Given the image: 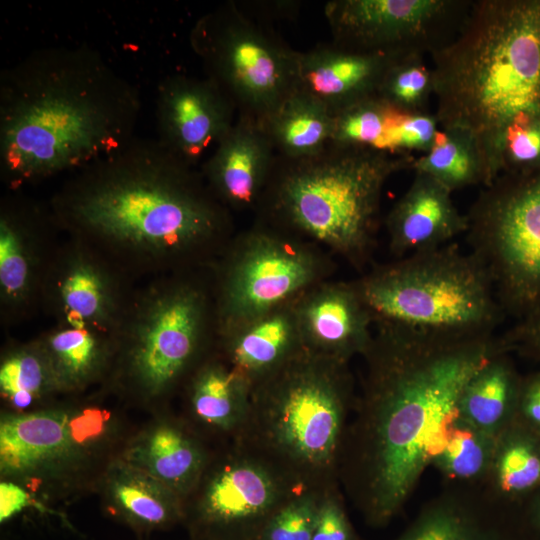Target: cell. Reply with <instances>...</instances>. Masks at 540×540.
I'll return each instance as SVG.
<instances>
[{
	"instance_id": "cell-32",
	"label": "cell",
	"mask_w": 540,
	"mask_h": 540,
	"mask_svg": "<svg viewBox=\"0 0 540 540\" xmlns=\"http://www.w3.org/2000/svg\"><path fill=\"white\" fill-rule=\"evenodd\" d=\"M52 388L57 386L41 345L16 350L3 360L0 367L1 394L16 409L31 406Z\"/></svg>"
},
{
	"instance_id": "cell-31",
	"label": "cell",
	"mask_w": 540,
	"mask_h": 540,
	"mask_svg": "<svg viewBox=\"0 0 540 540\" xmlns=\"http://www.w3.org/2000/svg\"><path fill=\"white\" fill-rule=\"evenodd\" d=\"M423 55L411 52L396 56L387 67L376 95L403 113L429 112V100L434 96L433 74Z\"/></svg>"
},
{
	"instance_id": "cell-8",
	"label": "cell",
	"mask_w": 540,
	"mask_h": 540,
	"mask_svg": "<svg viewBox=\"0 0 540 540\" xmlns=\"http://www.w3.org/2000/svg\"><path fill=\"white\" fill-rule=\"evenodd\" d=\"M114 336L142 393L158 396L170 390L216 344L211 266L162 275L132 297Z\"/></svg>"
},
{
	"instance_id": "cell-27",
	"label": "cell",
	"mask_w": 540,
	"mask_h": 540,
	"mask_svg": "<svg viewBox=\"0 0 540 540\" xmlns=\"http://www.w3.org/2000/svg\"><path fill=\"white\" fill-rule=\"evenodd\" d=\"M411 169L431 176L452 193L469 186L490 185L475 138L458 128L439 130L430 150L415 158Z\"/></svg>"
},
{
	"instance_id": "cell-4",
	"label": "cell",
	"mask_w": 540,
	"mask_h": 540,
	"mask_svg": "<svg viewBox=\"0 0 540 540\" xmlns=\"http://www.w3.org/2000/svg\"><path fill=\"white\" fill-rule=\"evenodd\" d=\"M431 56L439 125L475 138L491 184L507 133L540 116V0L471 2L455 39Z\"/></svg>"
},
{
	"instance_id": "cell-37",
	"label": "cell",
	"mask_w": 540,
	"mask_h": 540,
	"mask_svg": "<svg viewBox=\"0 0 540 540\" xmlns=\"http://www.w3.org/2000/svg\"><path fill=\"white\" fill-rule=\"evenodd\" d=\"M448 469L459 477H471L484 462V451L471 431L455 429L444 452Z\"/></svg>"
},
{
	"instance_id": "cell-21",
	"label": "cell",
	"mask_w": 540,
	"mask_h": 540,
	"mask_svg": "<svg viewBox=\"0 0 540 540\" xmlns=\"http://www.w3.org/2000/svg\"><path fill=\"white\" fill-rule=\"evenodd\" d=\"M295 300L217 335L215 349L251 387L305 349Z\"/></svg>"
},
{
	"instance_id": "cell-29",
	"label": "cell",
	"mask_w": 540,
	"mask_h": 540,
	"mask_svg": "<svg viewBox=\"0 0 540 540\" xmlns=\"http://www.w3.org/2000/svg\"><path fill=\"white\" fill-rule=\"evenodd\" d=\"M404 114L377 95L365 98L333 115L330 144L369 148L397 155L395 134Z\"/></svg>"
},
{
	"instance_id": "cell-17",
	"label": "cell",
	"mask_w": 540,
	"mask_h": 540,
	"mask_svg": "<svg viewBox=\"0 0 540 540\" xmlns=\"http://www.w3.org/2000/svg\"><path fill=\"white\" fill-rule=\"evenodd\" d=\"M295 311L310 352L349 363L372 342V316L353 280L317 283L296 298Z\"/></svg>"
},
{
	"instance_id": "cell-11",
	"label": "cell",
	"mask_w": 540,
	"mask_h": 540,
	"mask_svg": "<svg viewBox=\"0 0 540 540\" xmlns=\"http://www.w3.org/2000/svg\"><path fill=\"white\" fill-rule=\"evenodd\" d=\"M470 252L492 281L506 316L540 303V171L500 174L466 214Z\"/></svg>"
},
{
	"instance_id": "cell-28",
	"label": "cell",
	"mask_w": 540,
	"mask_h": 540,
	"mask_svg": "<svg viewBox=\"0 0 540 540\" xmlns=\"http://www.w3.org/2000/svg\"><path fill=\"white\" fill-rule=\"evenodd\" d=\"M102 332L63 327L41 344L57 388L83 386L99 373L108 357Z\"/></svg>"
},
{
	"instance_id": "cell-12",
	"label": "cell",
	"mask_w": 540,
	"mask_h": 540,
	"mask_svg": "<svg viewBox=\"0 0 540 540\" xmlns=\"http://www.w3.org/2000/svg\"><path fill=\"white\" fill-rule=\"evenodd\" d=\"M468 2L454 0H332L324 13L332 42L384 54L432 52L439 34Z\"/></svg>"
},
{
	"instance_id": "cell-24",
	"label": "cell",
	"mask_w": 540,
	"mask_h": 540,
	"mask_svg": "<svg viewBox=\"0 0 540 540\" xmlns=\"http://www.w3.org/2000/svg\"><path fill=\"white\" fill-rule=\"evenodd\" d=\"M189 407L203 426L237 437L246 420L251 385L216 350L192 372Z\"/></svg>"
},
{
	"instance_id": "cell-38",
	"label": "cell",
	"mask_w": 540,
	"mask_h": 540,
	"mask_svg": "<svg viewBox=\"0 0 540 540\" xmlns=\"http://www.w3.org/2000/svg\"><path fill=\"white\" fill-rule=\"evenodd\" d=\"M500 338L506 351L517 349L540 359V303L517 319Z\"/></svg>"
},
{
	"instance_id": "cell-9",
	"label": "cell",
	"mask_w": 540,
	"mask_h": 540,
	"mask_svg": "<svg viewBox=\"0 0 540 540\" xmlns=\"http://www.w3.org/2000/svg\"><path fill=\"white\" fill-rule=\"evenodd\" d=\"M335 271L324 248L256 218L211 265L217 335L291 302Z\"/></svg>"
},
{
	"instance_id": "cell-7",
	"label": "cell",
	"mask_w": 540,
	"mask_h": 540,
	"mask_svg": "<svg viewBox=\"0 0 540 540\" xmlns=\"http://www.w3.org/2000/svg\"><path fill=\"white\" fill-rule=\"evenodd\" d=\"M353 281L374 327L481 338L506 316L484 266L452 243L374 264Z\"/></svg>"
},
{
	"instance_id": "cell-5",
	"label": "cell",
	"mask_w": 540,
	"mask_h": 540,
	"mask_svg": "<svg viewBox=\"0 0 540 540\" xmlns=\"http://www.w3.org/2000/svg\"><path fill=\"white\" fill-rule=\"evenodd\" d=\"M415 157L329 144L300 159L276 158L256 218L316 243L364 272L380 226L384 185Z\"/></svg>"
},
{
	"instance_id": "cell-40",
	"label": "cell",
	"mask_w": 540,
	"mask_h": 540,
	"mask_svg": "<svg viewBox=\"0 0 540 540\" xmlns=\"http://www.w3.org/2000/svg\"><path fill=\"white\" fill-rule=\"evenodd\" d=\"M30 502L29 494L12 481L4 480L0 484V519L8 520L24 509Z\"/></svg>"
},
{
	"instance_id": "cell-18",
	"label": "cell",
	"mask_w": 540,
	"mask_h": 540,
	"mask_svg": "<svg viewBox=\"0 0 540 540\" xmlns=\"http://www.w3.org/2000/svg\"><path fill=\"white\" fill-rule=\"evenodd\" d=\"M276 158L263 127L237 116L199 169L210 190L231 212H255Z\"/></svg>"
},
{
	"instance_id": "cell-41",
	"label": "cell",
	"mask_w": 540,
	"mask_h": 540,
	"mask_svg": "<svg viewBox=\"0 0 540 540\" xmlns=\"http://www.w3.org/2000/svg\"><path fill=\"white\" fill-rule=\"evenodd\" d=\"M519 397L528 417L540 425V373L521 381Z\"/></svg>"
},
{
	"instance_id": "cell-14",
	"label": "cell",
	"mask_w": 540,
	"mask_h": 540,
	"mask_svg": "<svg viewBox=\"0 0 540 540\" xmlns=\"http://www.w3.org/2000/svg\"><path fill=\"white\" fill-rule=\"evenodd\" d=\"M306 489L255 451L234 442L207 467L190 495L206 522L233 525L268 517L289 497Z\"/></svg>"
},
{
	"instance_id": "cell-16",
	"label": "cell",
	"mask_w": 540,
	"mask_h": 540,
	"mask_svg": "<svg viewBox=\"0 0 540 540\" xmlns=\"http://www.w3.org/2000/svg\"><path fill=\"white\" fill-rule=\"evenodd\" d=\"M74 244L50 263L43 293L60 317L75 312L87 328L114 335L132 299L118 278L122 271L90 247Z\"/></svg>"
},
{
	"instance_id": "cell-13",
	"label": "cell",
	"mask_w": 540,
	"mask_h": 540,
	"mask_svg": "<svg viewBox=\"0 0 540 540\" xmlns=\"http://www.w3.org/2000/svg\"><path fill=\"white\" fill-rule=\"evenodd\" d=\"M100 408L6 415L0 423V470L10 478L54 475L76 466L108 433Z\"/></svg>"
},
{
	"instance_id": "cell-36",
	"label": "cell",
	"mask_w": 540,
	"mask_h": 540,
	"mask_svg": "<svg viewBox=\"0 0 540 540\" xmlns=\"http://www.w3.org/2000/svg\"><path fill=\"white\" fill-rule=\"evenodd\" d=\"M439 127L435 113L404 114L396 130V154L412 155V151L422 154L428 152L435 141Z\"/></svg>"
},
{
	"instance_id": "cell-15",
	"label": "cell",
	"mask_w": 540,
	"mask_h": 540,
	"mask_svg": "<svg viewBox=\"0 0 540 540\" xmlns=\"http://www.w3.org/2000/svg\"><path fill=\"white\" fill-rule=\"evenodd\" d=\"M155 108L156 139L194 167H200L237 118L233 104L206 76H169L158 87Z\"/></svg>"
},
{
	"instance_id": "cell-23",
	"label": "cell",
	"mask_w": 540,
	"mask_h": 540,
	"mask_svg": "<svg viewBox=\"0 0 540 540\" xmlns=\"http://www.w3.org/2000/svg\"><path fill=\"white\" fill-rule=\"evenodd\" d=\"M123 462L184 499L199 483L209 461L200 442L188 430L176 423L162 422L130 445Z\"/></svg>"
},
{
	"instance_id": "cell-42",
	"label": "cell",
	"mask_w": 540,
	"mask_h": 540,
	"mask_svg": "<svg viewBox=\"0 0 540 540\" xmlns=\"http://www.w3.org/2000/svg\"><path fill=\"white\" fill-rule=\"evenodd\" d=\"M410 540H466L458 525L447 520L432 522Z\"/></svg>"
},
{
	"instance_id": "cell-35",
	"label": "cell",
	"mask_w": 540,
	"mask_h": 540,
	"mask_svg": "<svg viewBox=\"0 0 540 540\" xmlns=\"http://www.w3.org/2000/svg\"><path fill=\"white\" fill-rule=\"evenodd\" d=\"M498 476L507 492L527 490L540 482V455L526 443H515L502 455Z\"/></svg>"
},
{
	"instance_id": "cell-2",
	"label": "cell",
	"mask_w": 540,
	"mask_h": 540,
	"mask_svg": "<svg viewBox=\"0 0 540 540\" xmlns=\"http://www.w3.org/2000/svg\"><path fill=\"white\" fill-rule=\"evenodd\" d=\"M58 228L122 272L211 266L234 236L232 212L199 167L135 138L70 175L49 205Z\"/></svg>"
},
{
	"instance_id": "cell-22",
	"label": "cell",
	"mask_w": 540,
	"mask_h": 540,
	"mask_svg": "<svg viewBox=\"0 0 540 540\" xmlns=\"http://www.w3.org/2000/svg\"><path fill=\"white\" fill-rule=\"evenodd\" d=\"M54 222L50 208L44 210L20 196L6 197L1 204L0 288L2 302L12 309L26 305L43 280L34 244Z\"/></svg>"
},
{
	"instance_id": "cell-20",
	"label": "cell",
	"mask_w": 540,
	"mask_h": 540,
	"mask_svg": "<svg viewBox=\"0 0 540 540\" xmlns=\"http://www.w3.org/2000/svg\"><path fill=\"white\" fill-rule=\"evenodd\" d=\"M401 54L371 53L318 44L298 55V88L320 101L334 115L376 95L384 73Z\"/></svg>"
},
{
	"instance_id": "cell-26",
	"label": "cell",
	"mask_w": 540,
	"mask_h": 540,
	"mask_svg": "<svg viewBox=\"0 0 540 540\" xmlns=\"http://www.w3.org/2000/svg\"><path fill=\"white\" fill-rule=\"evenodd\" d=\"M106 495L119 514L141 526L164 525L176 519L182 511V497L123 461L110 469Z\"/></svg>"
},
{
	"instance_id": "cell-34",
	"label": "cell",
	"mask_w": 540,
	"mask_h": 540,
	"mask_svg": "<svg viewBox=\"0 0 540 540\" xmlns=\"http://www.w3.org/2000/svg\"><path fill=\"white\" fill-rule=\"evenodd\" d=\"M540 171V116L513 127L506 135L500 156V174Z\"/></svg>"
},
{
	"instance_id": "cell-19",
	"label": "cell",
	"mask_w": 540,
	"mask_h": 540,
	"mask_svg": "<svg viewBox=\"0 0 540 540\" xmlns=\"http://www.w3.org/2000/svg\"><path fill=\"white\" fill-rule=\"evenodd\" d=\"M414 173L385 219L388 247L395 259L449 244L468 227L466 214L452 201V192L431 176Z\"/></svg>"
},
{
	"instance_id": "cell-39",
	"label": "cell",
	"mask_w": 540,
	"mask_h": 540,
	"mask_svg": "<svg viewBox=\"0 0 540 540\" xmlns=\"http://www.w3.org/2000/svg\"><path fill=\"white\" fill-rule=\"evenodd\" d=\"M333 488L321 501L312 540H349V528L344 512Z\"/></svg>"
},
{
	"instance_id": "cell-3",
	"label": "cell",
	"mask_w": 540,
	"mask_h": 540,
	"mask_svg": "<svg viewBox=\"0 0 540 540\" xmlns=\"http://www.w3.org/2000/svg\"><path fill=\"white\" fill-rule=\"evenodd\" d=\"M138 89L88 46L36 50L0 75V172L11 190L129 145Z\"/></svg>"
},
{
	"instance_id": "cell-30",
	"label": "cell",
	"mask_w": 540,
	"mask_h": 540,
	"mask_svg": "<svg viewBox=\"0 0 540 540\" xmlns=\"http://www.w3.org/2000/svg\"><path fill=\"white\" fill-rule=\"evenodd\" d=\"M502 351L495 355L470 381L461 408L480 426L499 421L509 402L519 395L521 381Z\"/></svg>"
},
{
	"instance_id": "cell-6",
	"label": "cell",
	"mask_w": 540,
	"mask_h": 540,
	"mask_svg": "<svg viewBox=\"0 0 540 540\" xmlns=\"http://www.w3.org/2000/svg\"><path fill=\"white\" fill-rule=\"evenodd\" d=\"M351 401L348 363L303 349L252 387L234 442L303 487H335Z\"/></svg>"
},
{
	"instance_id": "cell-33",
	"label": "cell",
	"mask_w": 540,
	"mask_h": 540,
	"mask_svg": "<svg viewBox=\"0 0 540 540\" xmlns=\"http://www.w3.org/2000/svg\"><path fill=\"white\" fill-rule=\"evenodd\" d=\"M328 489L306 488L289 497L264 522L263 540H312Z\"/></svg>"
},
{
	"instance_id": "cell-1",
	"label": "cell",
	"mask_w": 540,
	"mask_h": 540,
	"mask_svg": "<svg viewBox=\"0 0 540 540\" xmlns=\"http://www.w3.org/2000/svg\"><path fill=\"white\" fill-rule=\"evenodd\" d=\"M374 329L338 477L373 517L385 519L428 462L444 454L468 384L505 348L495 335L444 338Z\"/></svg>"
},
{
	"instance_id": "cell-25",
	"label": "cell",
	"mask_w": 540,
	"mask_h": 540,
	"mask_svg": "<svg viewBox=\"0 0 540 540\" xmlns=\"http://www.w3.org/2000/svg\"><path fill=\"white\" fill-rule=\"evenodd\" d=\"M333 121L326 106L297 87L260 125L278 157L300 159L330 144Z\"/></svg>"
},
{
	"instance_id": "cell-10",
	"label": "cell",
	"mask_w": 540,
	"mask_h": 540,
	"mask_svg": "<svg viewBox=\"0 0 540 540\" xmlns=\"http://www.w3.org/2000/svg\"><path fill=\"white\" fill-rule=\"evenodd\" d=\"M190 43L237 116L262 124L298 87L299 51L233 1L198 19Z\"/></svg>"
}]
</instances>
